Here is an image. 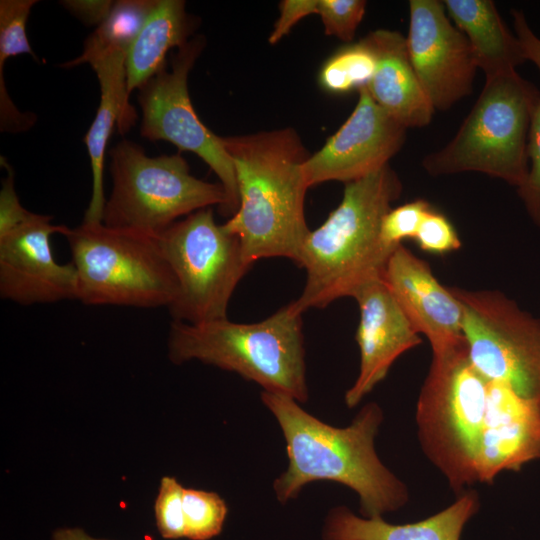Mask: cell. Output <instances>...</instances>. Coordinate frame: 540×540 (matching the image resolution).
Instances as JSON below:
<instances>
[{
	"label": "cell",
	"mask_w": 540,
	"mask_h": 540,
	"mask_svg": "<svg viewBox=\"0 0 540 540\" xmlns=\"http://www.w3.org/2000/svg\"><path fill=\"white\" fill-rule=\"evenodd\" d=\"M416 421L424 452L457 492L540 457V406L484 376L467 342L432 356Z\"/></svg>",
	"instance_id": "6da1fadb"
},
{
	"label": "cell",
	"mask_w": 540,
	"mask_h": 540,
	"mask_svg": "<svg viewBox=\"0 0 540 540\" xmlns=\"http://www.w3.org/2000/svg\"><path fill=\"white\" fill-rule=\"evenodd\" d=\"M261 401L277 420L286 443L287 469L275 479L276 498L286 503L314 481H333L356 492L365 518L382 517L408 501L406 486L379 459L375 437L383 412L366 404L351 424L331 426L306 412L291 397L261 392Z\"/></svg>",
	"instance_id": "7a4b0ae2"
},
{
	"label": "cell",
	"mask_w": 540,
	"mask_h": 540,
	"mask_svg": "<svg viewBox=\"0 0 540 540\" xmlns=\"http://www.w3.org/2000/svg\"><path fill=\"white\" fill-rule=\"evenodd\" d=\"M232 159L239 206L223 226L236 235L251 265L282 257L298 263L310 229L304 214L310 156L292 128L223 137Z\"/></svg>",
	"instance_id": "3957f363"
},
{
	"label": "cell",
	"mask_w": 540,
	"mask_h": 540,
	"mask_svg": "<svg viewBox=\"0 0 540 540\" xmlns=\"http://www.w3.org/2000/svg\"><path fill=\"white\" fill-rule=\"evenodd\" d=\"M401 192L389 164L345 184L339 205L301 247L297 265L305 269L306 282L294 301L302 312L353 298L367 283L382 279L397 247L384 243L381 224Z\"/></svg>",
	"instance_id": "277c9868"
},
{
	"label": "cell",
	"mask_w": 540,
	"mask_h": 540,
	"mask_svg": "<svg viewBox=\"0 0 540 540\" xmlns=\"http://www.w3.org/2000/svg\"><path fill=\"white\" fill-rule=\"evenodd\" d=\"M303 313L292 301L254 323L228 318L198 324L172 321L168 356L175 364L199 360L235 372L262 391L305 403L309 393Z\"/></svg>",
	"instance_id": "5b68a950"
},
{
	"label": "cell",
	"mask_w": 540,
	"mask_h": 540,
	"mask_svg": "<svg viewBox=\"0 0 540 540\" xmlns=\"http://www.w3.org/2000/svg\"><path fill=\"white\" fill-rule=\"evenodd\" d=\"M539 89L516 71L485 78L484 87L454 138L425 156L433 176L480 172L518 188L528 174L527 143Z\"/></svg>",
	"instance_id": "8992f818"
},
{
	"label": "cell",
	"mask_w": 540,
	"mask_h": 540,
	"mask_svg": "<svg viewBox=\"0 0 540 540\" xmlns=\"http://www.w3.org/2000/svg\"><path fill=\"white\" fill-rule=\"evenodd\" d=\"M78 280V301L85 305L167 308L178 293L176 278L157 237L103 222L65 226Z\"/></svg>",
	"instance_id": "52a82bcc"
},
{
	"label": "cell",
	"mask_w": 540,
	"mask_h": 540,
	"mask_svg": "<svg viewBox=\"0 0 540 540\" xmlns=\"http://www.w3.org/2000/svg\"><path fill=\"white\" fill-rule=\"evenodd\" d=\"M109 156L113 186L102 219L109 227L157 237L180 217L226 206L223 186L194 177L179 154L151 157L124 139Z\"/></svg>",
	"instance_id": "ba28073f"
},
{
	"label": "cell",
	"mask_w": 540,
	"mask_h": 540,
	"mask_svg": "<svg viewBox=\"0 0 540 540\" xmlns=\"http://www.w3.org/2000/svg\"><path fill=\"white\" fill-rule=\"evenodd\" d=\"M178 286L168 307L175 322L225 319L231 297L247 271L239 238L217 224L211 208L178 220L157 236Z\"/></svg>",
	"instance_id": "9c48e42d"
},
{
	"label": "cell",
	"mask_w": 540,
	"mask_h": 540,
	"mask_svg": "<svg viewBox=\"0 0 540 540\" xmlns=\"http://www.w3.org/2000/svg\"><path fill=\"white\" fill-rule=\"evenodd\" d=\"M449 288L462 309L473 365L540 406V319L499 291Z\"/></svg>",
	"instance_id": "30bf717a"
},
{
	"label": "cell",
	"mask_w": 540,
	"mask_h": 540,
	"mask_svg": "<svg viewBox=\"0 0 540 540\" xmlns=\"http://www.w3.org/2000/svg\"><path fill=\"white\" fill-rule=\"evenodd\" d=\"M205 46L198 35L179 47L171 69L163 68L138 88L142 111L140 134L150 141H168L180 150L197 154L217 175L227 203L220 213L233 216L239 206L235 168L223 141L195 112L188 91V76Z\"/></svg>",
	"instance_id": "8fae6325"
},
{
	"label": "cell",
	"mask_w": 540,
	"mask_h": 540,
	"mask_svg": "<svg viewBox=\"0 0 540 540\" xmlns=\"http://www.w3.org/2000/svg\"><path fill=\"white\" fill-rule=\"evenodd\" d=\"M406 37L411 64L434 110H448L473 91L476 63L466 36L443 1L410 0Z\"/></svg>",
	"instance_id": "7c38bea8"
},
{
	"label": "cell",
	"mask_w": 540,
	"mask_h": 540,
	"mask_svg": "<svg viewBox=\"0 0 540 540\" xmlns=\"http://www.w3.org/2000/svg\"><path fill=\"white\" fill-rule=\"evenodd\" d=\"M358 102L343 125L303 164L310 187L328 181L349 183L381 167L402 148L406 129L371 97L358 90Z\"/></svg>",
	"instance_id": "4fadbf2b"
},
{
	"label": "cell",
	"mask_w": 540,
	"mask_h": 540,
	"mask_svg": "<svg viewBox=\"0 0 540 540\" xmlns=\"http://www.w3.org/2000/svg\"><path fill=\"white\" fill-rule=\"evenodd\" d=\"M38 214L0 238V296L21 305L78 300V280L72 262L58 263L51 237L65 226Z\"/></svg>",
	"instance_id": "5bb4252c"
},
{
	"label": "cell",
	"mask_w": 540,
	"mask_h": 540,
	"mask_svg": "<svg viewBox=\"0 0 540 540\" xmlns=\"http://www.w3.org/2000/svg\"><path fill=\"white\" fill-rule=\"evenodd\" d=\"M398 305L418 334L428 339L433 355L466 342L461 306L424 260L399 245L382 276Z\"/></svg>",
	"instance_id": "9a60e30c"
},
{
	"label": "cell",
	"mask_w": 540,
	"mask_h": 540,
	"mask_svg": "<svg viewBox=\"0 0 540 540\" xmlns=\"http://www.w3.org/2000/svg\"><path fill=\"white\" fill-rule=\"evenodd\" d=\"M353 298L360 312L356 331L360 369L345 393L349 408L359 404L386 377L399 356L422 342L382 279L367 283Z\"/></svg>",
	"instance_id": "2e32d148"
},
{
	"label": "cell",
	"mask_w": 540,
	"mask_h": 540,
	"mask_svg": "<svg viewBox=\"0 0 540 540\" xmlns=\"http://www.w3.org/2000/svg\"><path fill=\"white\" fill-rule=\"evenodd\" d=\"M126 56L121 52L101 55L89 62L95 71L100 102L85 137L92 172V193L85 211V222H102L106 203L104 194V161L107 144L114 130L127 133L136 123L137 113L129 102Z\"/></svg>",
	"instance_id": "e0dca14e"
},
{
	"label": "cell",
	"mask_w": 540,
	"mask_h": 540,
	"mask_svg": "<svg viewBox=\"0 0 540 540\" xmlns=\"http://www.w3.org/2000/svg\"><path fill=\"white\" fill-rule=\"evenodd\" d=\"M366 38L376 56L375 71L366 87L373 100L405 128L428 125L435 110L411 64L406 37L377 29Z\"/></svg>",
	"instance_id": "ac0fdd59"
},
{
	"label": "cell",
	"mask_w": 540,
	"mask_h": 540,
	"mask_svg": "<svg viewBox=\"0 0 540 540\" xmlns=\"http://www.w3.org/2000/svg\"><path fill=\"white\" fill-rule=\"evenodd\" d=\"M478 495L461 494L446 509L424 520L395 525L359 517L345 506L331 509L322 528L323 540H459L466 522L478 511Z\"/></svg>",
	"instance_id": "d6986e66"
},
{
	"label": "cell",
	"mask_w": 540,
	"mask_h": 540,
	"mask_svg": "<svg viewBox=\"0 0 540 540\" xmlns=\"http://www.w3.org/2000/svg\"><path fill=\"white\" fill-rule=\"evenodd\" d=\"M449 17L466 36L485 78L516 71L526 61L521 44L490 0H445Z\"/></svg>",
	"instance_id": "ffe728a7"
},
{
	"label": "cell",
	"mask_w": 540,
	"mask_h": 540,
	"mask_svg": "<svg viewBox=\"0 0 540 540\" xmlns=\"http://www.w3.org/2000/svg\"><path fill=\"white\" fill-rule=\"evenodd\" d=\"M194 27L184 1L158 0L126 56L129 95L166 67L167 53L187 43Z\"/></svg>",
	"instance_id": "44dd1931"
},
{
	"label": "cell",
	"mask_w": 540,
	"mask_h": 540,
	"mask_svg": "<svg viewBox=\"0 0 540 540\" xmlns=\"http://www.w3.org/2000/svg\"><path fill=\"white\" fill-rule=\"evenodd\" d=\"M158 0H117L107 18L85 40L82 53L61 65L73 68L113 52L127 54Z\"/></svg>",
	"instance_id": "7402d4cb"
},
{
	"label": "cell",
	"mask_w": 540,
	"mask_h": 540,
	"mask_svg": "<svg viewBox=\"0 0 540 540\" xmlns=\"http://www.w3.org/2000/svg\"><path fill=\"white\" fill-rule=\"evenodd\" d=\"M376 67V56L368 39L338 49L323 64L320 87L331 94H345L367 87Z\"/></svg>",
	"instance_id": "603a6c76"
},
{
	"label": "cell",
	"mask_w": 540,
	"mask_h": 540,
	"mask_svg": "<svg viewBox=\"0 0 540 540\" xmlns=\"http://www.w3.org/2000/svg\"><path fill=\"white\" fill-rule=\"evenodd\" d=\"M185 538L209 540L222 531L228 508L215 492L184 488Z\"/></svg>",
	"instance_id": "cb8c5ba5"
},
{
	"label": "cell",
	"mask_w": 540,
	"mask_h": 540,
	"mask_svg": "<svg viewBox=\"0 0 540 540\" xmlns=\"http://www.w3.org/2000/svg\"><path fill=\"white\" fill-rule=\"evenodd\" d=\"M36 3V0L0 1V69H4L9 58L21 54H28L39 61L26 33L27 20Z\"/></svg>",
	"instance_id": "d4e9b609"
},
{
	"label": "cell",
	"mask_w": 540,
	"mask_h": 540,
	"mask_svg": "<svg viewBox=\"0 0 540 540\" xmlns=\"http://www.w3.org/2000/svg\"><path fill=\"white\" fill-rule=\"evenodd\" d=\"M183 490L176 478L161 479L154 512L157 529L165 539L185 538Z\"/></svg>",
	"instance_id": "484cf974"
},
{
	"label": "cell",
	"mask_w": 540,
	"mask_h": 540,
	"mask_svg": "<svg viewBox=\"0 0 540 540\" xmlns=\"http://www.w3.org/2000/svg\"><path fill=\"white\" fill-rule=\"evenodd\" d=\"M364 0H318L320 16L326 35L350 42L366 10Z\"/></svg>",
	"instance_id": "4316f807"
},
{
	"label": "cell",
	"mask_w": 540,
	"mask_h": 540,
	"mask_svg": "<svg viewBox=\"0 0 540 540\" xmlns=\"http://www.w3.org/2000/svg\"><path fill=\"white\" fill-rule=\"evenodd\" d=\"M432 208L424 199L392 207L381 224V237L384 243L396 248L406 239L414 240L423 218Z\"/></svg>",
	"instance_id": "83f0119b"
},
{
	"label": "cell",
	"mask_w": 540,
	"mask_h": 540,
	"mask_svg": "<svg viewBox=\"0 0 540 540\" xmlns=\"http://www.w3.org/2000/svg\"><path fill=\"white\" fill-rule=\"evenodd\" d=\"M527 156L530 167L525 181L517 191L528 215L540 227V101L530 125Z\"/></svg>",
	"instance_id": "f1b7e54d"
},
{
	"label": "cell",
	"mask_w": 540,
	"mask_h": 540,
	"mask_svg": "<svg viewBox=\"0 0 540 540\" xmlns=\"http://www.w3.org/2000/svg\"><path fill=\"white\" fill-rule=\"evenodd\" d=\"M414 241L422 251L434 255H444L461 247L453 224L444 214L433 208L423 218Z\"/></svg>",
	"instance_id": "f546056e"
},
{
	"label": "cell",
	"mask_w": 540,
	"mask_h": 540,
	"mask_svg": "<svg viewBox=\"0 0 540 540\" xmlns=\"http://www.w3.org/2000/svg\"><path fill=\"white\" fill-rule=\"evenodd\" d=\"M1 164L8 170L0 190V238L33 220L38 214L26 210L20 203L14 186V173L6 159Z\"/></svg>",
	"instance_id": "4dcf8cb0"
},
{
	"label": "cell",
	"mask_w": 540,
	"mask_h": 540,
	"mask_svg": "<svg viewBox=\"0 0 540 540\" xmlns=\"http://www.w3.org/2000/svg\"><path fill=\"white\" fill-rule=\"evenodd\" d=\"M318 0H283L281 1L280 16L268 37L271 45L278 43L286 36L291 28L302 18L317 14Z\"/></svg>",
	"instance_id": "1f68e13d"
},
{
	"label": "cell",
	"mask_w": 540,
	"mask_h": 540,
	"mask_svg": "<svg viewBox=\"0 0 540 540\" xmlns=\"http://www.w3.org/2000/svg\"><path fill=\"white\" fill-rule=\"evenodd\" d=\"M112 0H63L60 4L86 25H100L109 15Z\"/></svg>",
	"instance_id": "d6a6232c"
},
{
	"label": "cell",
	"mask_w": 540,
	"mask_h": 540,
	"mask_svg": "<svg viewBox=\"0 0 540 540\" xmlns=\"http://www.w3.org/2000/svg\"><path fill=\"white\" fill-rule=\"evenodd\" d=\"M511 14L515 35L521 44L526 61L533 62L540 71V38L532 31L521 10L513 9Z\"/></svg>",
	"instance_id": "836d02e7"
},
{
	"label": "cell",
	"mask_w": 540,
	"mask_h": 540,
	"mask_svg": "<svg viewBox=\"0 0 540 540\" xmlns=\"http://www.w3.org/2000/svg\"><path fill=\"white\" fill-rule=\"evenodd\" d=\"M51 540H105L89 535L79 527H60L53 531Z\"/></svg>",
	"instance_id": "e575fe53"
}]
</instances>
